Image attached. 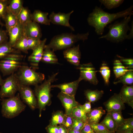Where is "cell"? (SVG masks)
<instances>
[{
  "label": "cell",
  "instance_id": "1",
  "mask_svg": "<svg viewBox=\"0 0 133 133\" xmlns=\"http://www.w3.org/2000/svg\"><path fill=\"white\" fill-rule=\"evenodd\" d=\"M133 8V6L132 5L123 11L116 13H110L96 6L89 15L87 22L89 25L95 28V31L98 35H101L105 27L108 24L118 18H124L132 15Z\"/></svg>",
  "mask_w": 133,
  "mask_h": 133
},
{
  "label": "cell",
  "instance_id": "2",
  "mask_svg": "<svg viewBox=\"0 0 133 133\" xmlns=\"http://www.w3.org/2000/svg\"><path fill=\"white\" fill-rule=\"evenodd\" d=\"M89 32L74 34L72 33H63L53 37L50 43L45 45V48L50 49L53 51L66 49L71 47L80 40L83 41L88 39Z\"/></svg>",
  "mask_w": 133,
  "mask_h": 133
},
{
  "label": "cell",
  "instance_id": "3",
  "mask_svg": "<svg viewBox=\"0 0 133 133\" xmlns=\"http://www.w3.org/2000/svg\"><path fill=\"white\" fill-rule=\"evenodd\" d=\"M58 74V72L56 73L49 76L48 79L42 83L35 86L34 92L37 100L40 117L41 116L42 111L44 110L46 106L49 105L50 103L51 84L56 80V77Z\"/></svg>",
  "mask_w": 133,
  "mask_h": 133
},
{
  "label": "cell",
  "instance_id": "4",
  "mask_svg": "<svg viewBox=\"0 0 133 133\" xmlns=\"http://www.w3.org/2000/svg\"><path fill=\"white\" fill-rule=\"evenodd\" d=\"M131 15L124 17L120 22L116 21L109 25L108 27L109 30L108 33L99 38H105L111 42L116 43L122 42L127 39V32L130 31L131 29L128 23L131 20Z\"/></svg>",
  "mask_w": 133,
  "mask_h": 133
},
{
  "label": "cell",
  "instance_id": "5",
  "mask_svg": "<svg viewBox=\"0 0 133 133\" xmlns=\"http://www.w3.org/2000/svg\"><path fill=\"white\" fill-rule=\"evenodd\" d=\"M1 100V113L2 116L6 118H12L18 116L26 107L21 100L19 93L13 97Z\"/></svg>",
  "mask_w": 133,
  "mask_h": 133
},
{
  "label": "cell",
  "instance_id": "6",
  "mask_svg": "<svg viewBox=\"0 0 133 133\" xmlns=\"http://www.w3.org/2000/svg\"><path fill=\"white\" fill-rule=\"evenodd\" d=\"M17 70V77L20 84L22 85L35 86L41 83L45 78L44 74L37 72L31 67L24 65Z\"/></svg>",
  "mask_w": 133,
  "mask_h": 133
},
{
  "label": "cell",
  "instance_id": "7",
  "mask_svg": "<svg viewBox=\"0 0 133 133\" xmlns=\"http://www.w3.org/2000/svg\"><path fill=\"white\" fill-rule=\"evenodd\" d=\"M20 83L16 73H13L4 80L0 89V97L1 99L15 96L18 91Z\"/></svg>",
  "mask_w": 133,
  "mask_h": 133
},
{
  "label": "cell",
  "instance_id": "8",
  "mask_svg": "<svg viewBox=\"0 0 133 133\" xmlns=\"http://www.w3.org/2000/svg\"><path fill=\"white\" fill-rule=\"evenodd\" d=\"M18 91L23 102L32 110L37 108V102L34 91L29 86L20 84Z\"/></svg>",
  "mask_w": 133,
  "mask_h": 133
},
{
  "label": "cell",
  "instance_id": "9",
  "mask_svg": "<svg viewBox=\"0 0 133 133\" xmlns=\"http://www.w3.org/2000/svg\"><path fill=\"white\" fill-rule=\"evenodd\" d=\"M78 67L80 71L79 78L81 81H88L94 85L98 84L99 81L97 79L95 70L91 63L80 65Z\"/></svg>",
  "mask_w": 133,
  "mask_h": 133
},
{
  "label": "cell",
  "instance_id": "10",
  "mask_svg": "<svg viewBox=\"0 0 133 133\" xmlns=\"http://www.w3.org/2000/svg\"><path fill=\"white\" fill-rule=\"evenodd\" d=\"M23 65L20 61L4 58L0 60V70L5 76L15 73Z\"/></svg>",
  "mask_w": 133,
  "mask_h": 133
},
{
  "label": "cell",
  "instance_id": "11",
  "mask_svg": "<svg viewBox=\"0 0 133 133\" xmlns=\"http://www.w3.org/2000/svg\"><path fill=\"white\" fill-rule=\"evenodd\" d=\"M47 39L45 38L41 40L40 44L33 50L32 53L28 58L31 67L35 70L38 68L39 64L42 57Z\"/></svg>",
  "mask_w": 133,
  "mask_h": 133
},
{
  "label": "cell",
  "instance_id": "12",
  "mask_svg": "<svg viewBox=\"0 0 133 133\" xmlns=\"http://www.w3.org/2000/svg\"><path fill=\"white\" fill-rule=\"evenodd\" d=\"M73 12L74 11L72 10L68 13H65L60 12L55 13L52 12L49 16V19L50 22L53 24L67 27L74 31V28L69 22L70 16Z\"/></svg>",
  "mask_w": 133,
  "mask_h": 133
},
{
  "label": "cell",
  "instance_id": "13",
  "mask_svg": "<svg viewBox=\"0 0 133 133\" xmlns=\"http://www.w3.org/2000/svg\"><path fill=\"white\" fill-rule=\"evenodd\" d=\"M58 97L62 102L65 110V115H70L73 109L79 105L75 100V97L62 92L59 93Z\"/></svg>",
  "mask_w": 133,
  "mask_h": 133
},
{
  "label": "cell",
  "instance_id": "14",
  "mask_svg": "<svg viewBox=\"0 0 133 133\" xmlns=\"http://www.w3.org/2000/svg\"><path fill=\"white\" fill-rule=\"evenodd\" d=\"M107 112L113 111H121L125 108L124 103L121 100L119 94H115L103 103Z\"/></svg>",
  "mask_w": 133,
  "mask_h": 133
},
{
  "label": "cell",
  "instance_id": "15",
  "mask_svg": "<svg viewBox=\"0 0 133 133\" xmlns=\"http://www.w3.org/2000/svg\"><path fill=\"white\" fill-rule=\"evenodd\" d=\"M63 55L64 57L71 64L77 66L80 65L81 54L79 45L65 50Z\"/></svg>",
  "mask_w": 133,
  "mask_h": 133
},
{
  "label": "cell",
  "instance_id": "16",
  "mask_svg": "<svg viewBox=\"0 0 133 133\" xmlns=\"http://www.w3.org/2000/svg\"><path fill=\"white\" fill-rule=\"evenodd\" d=\"M24 28V32L27 37L40 39L42 33L38 23L32 21L26 25Z\"/></svg>",
  "mask_w": 133,
  "mask_h": 133
},
{
  "label": "cell",
  "instance_id": "17",
  "mask_svg": "<svg viewBox=\"0 0 133 133\" xmlns=\"http://www.w3.org/2000/svg\"><path fill=\"white\" fill-rule=\"evenodd\" d=\"M24 32V27L18 20L16 24L8 32L9 37L8 42L13 48L17 42L21 38Z\"/></svg>",
  "mask_w": 133,
  "mask_h": 133
},
{
  "label": "cell",
  "instance_id": "18",
  "mask_svg": "<svg viewBox=\"0 0 133 133\" xmlns=\"http://www.w3.org/2000/svg\"><path fill=\"white\" fill-rule=\"evenodd\" d=\"M81 80L79 78L77 80L68 83L51 85V88L57 87L60 89L61 92L75 97L80 82Z\"/></svg>",
  "mask_w": 133,
  "mask_h": 133
},
{
  "label": "cell",
  "instance_id": "19",
  "mask_svg": "<svg viewBox=\"0 0 133 133\" xmlns=\"http://www.w3.org/2000/svg\"><path fill=\"white\" fill-rule=\"evenodd\" d=\"M119 95L122 101L133 108V86L124 85Z\"/></svg>",
  "mask_w": 133,
  "mask_h": 133
},
{
  "label": "cell",
  "instance_id": "20",
  "mask_svg": "<svg viewBox=\"0 0 133 133\" xmlns=\"http://www.w3.org/2000/svg\"><path fill=\"white\" fill-rule=\"evenodd\" d=\"M105 113V111L101 107L91 109L86 114L87 123L89 124L99 123L102 116Z\"/></svg>",
  "mask_w": 133,
  "mask_h": 133
},
{
  "label": "cell",
  "instance_id": "21",
  "mask_svg": "<svg viewBox=\"0 0 133 133\" xmlns=\"http://www.w3.org/2000/svg\"><path fill=\"white\" fill-rule=\"evenodd\" d=\"M48 12H44L39 10H35L32 14V21L37 23L50 25L51 22L48 17Z\"/></svg>",
  "mask_w": 133,
  "mask_h": 133
},
{
  "label": "cell",
  "instance_id": "22",
  "mask_svg": "<svg viewBox=\"0 0 133 133\" xmlns=\"http://www.w3.org/2000/svg\"><path fill=\"white\" fill-rule=\"evenodd\" d=\"M41 61L48 64H58L57 58L54 51L45 47Z\"/></svg>",
  "mask_w": 133,
  "mask_h": 133
},
{
  "label": "cell",
  "instance_id": "23",
  "mask_svg": "<svg viewBox=\"0 0 133 133\" xmlns=\"http://www.w3.org/2000/svg\"><path fill=\"white\" fill-rule=\"evenodd\" d=\"M32 14L27 8L23 7L17 16V20L24 27L28 23L32 21Z\"/></svg>",
  "mask_w": 133,
  "mask_h": 133
},
{
  "label": "cell",
  "instance_id": "24",
  "mask_svg": "<svg viewBox=\"0 0 133 133\" xmlns=\"http://www.w3.org/2000/svg\"><path fill=\"white\" fill-rule=\"evenodd\" d=\"M70 116L72 117L81 121L85 123H87L86 113L81 105L79 104L74 108Z\"/></svg>",
  "mask_w": 133,
  "mask_h": 133
},
{
  "label": "cell",
  "instance_id": "25",
  "mask_svg": "<svg viewBox=\"0 0 133 133\" xmlns=\"http://www.w3.org/2000/svg\"><path fill=\"white\" fill-rule=\"evenodd\" d=\"M23 1L22 0H10L7 6V10L17 16L22 8Z\"/></svg>",
  "mask_w": 133,
  "mask_h": 133
},
{
  "label": "cell",
  "instance_id": "26",
  "mask_svg": "<svg viewBox=\"0 0 133 133\" xmlns=\"http://www.w3.org/2000/svg\"><path fill=\"white\" fill-rule=\"evenodd\" d=\"M100 123L103 124L109 131L111 132H116L118 127L111 115L108 113Z\"/></svg>",
  "mask_w": 133,
  "mask_h": 133
},
{
  "label": "cell",
  "instance_id": "27",
  "mask_svg": "<svg viewBox=\"0 0 133 133\" xmlns=\"http://www.w3.org/2000/svg\"><path fill=\"white\" fill-rule=\"evenodd\" d=\"M113 71L116 78H118L127 72L132 69H128L124 66L120 61L115 60L114 62Z\"/></svg>",
  "mask_w": 133,
  "mask_h": 133
},
{
  "label": "cell",
  "instance_id": "28",
  "mask_svg": "<svg viewBox=\"0 0 133 133\" xmlns=\"http://www.w3.org/2000/svg\"><path fill=\"white\" fill-rule=\"evenodd\" d=\"M13 48L25 53H28L27 37L24 32L21 38L16 43Z\"/></svg>",
  "mask_w": 133,
  "mask_h": 133
},
{
  "label": "cell",
  "instance_id": "29",
  "mask_svg": "<svg viewBox=\"0 0 133 133\" xmlns=\"http://www.w3.org/2000/svg\"><path fill=\"white\" fill-rule=\"evenodd\" d=\"M103 94V91L98 90H87L85 91L84 93L86 98L91 102H94L99 100Z\"/></svg>",
  "mask_w": 133,
  "mask_h": 133
},
{
  "label": "cell",
  "instance_id": "30",
  "mask_svg": "<svg viewBox=\"0 0 133 133\" xmlns=\"http://www.w3.org/2000/svg\"><path fill=\"white\" fill-rule=\"evenodd\" d=\"M3 19L5 22L7 32L16 24L17 21V16L8 10Z\"/></svg>",
  "mask_w": 133,
  "mask_h": 133
},
{
  "label": "cell",
  "instance_id": "31",
  "mask_svg": "<svg viewBox=\"0 0 133 133\" xmlns=\"http://www.w3.org/2000/svg\"><path fill=\"white\" fill-rule=\"evenodd\" d=\"M66 115L60 111L53 113L52 116L50 125L56 126L58 124L63 125Z\"/></svg>",
  "mask_w": 133,
  "mask_h": 133
},
{
  "label": "cell",
  "instance_id": "32",
  "mask_svg": "<svg viewBox=\"0 0 133 133\" xmlns=\"http://www.w3.org/2000/svg\"><path fill=\"white\" fill-rule=\"evenodd\" d=\"M117 81L114 82L115 84L122 83L124 85H132L133 84V71L131 69L127 72L124 75L119 78Z\"/></svg>",
  "mask_w": 133,
  "mask_h": 133
},
{
  "label": "cell",
  "instance_id": "33",
  "mask_svg": "<svg viewBox=\"0 0 133 133\" xmlns=\"http://www.w3.org/2000/svg\"><path fill=\"white\" fill-rule=\"evenodd\" d=\"M129 130H133V118L125 119L124 123L117 127L116 132L119 133Z\"/></svg>",
  "mask_w": 133,
  "mask_h": 133
},
{
  "label": "cell",
  "instance_id": "34",
  "mask_svg": "<svg viewBox=\"0 0 133 133\" xmlns=\"http://www.w3.org/2000/svg\"><path fill=\"white\" fill-rule=\"evenodd\" d=\"M99 1L108 9L119 7L124 1L123 0H100Z\"/></svg>",
  "mask_w": 133,
  "mask_h": 133
},
{
  "label": "cell",
  "instance_id": "35",
  "mask_svg": "<svg viewBox=\"0 0 133 133\" xmlns=\"http://www.w3.org/2000/svg\"><path fill=\"white\" fill-rule=\"evenodd\" d=\"M19 51L12 47L9 42H6L0 44V54H19Z\"/></svg>",
  "mask_w": 133,
  "mask_h": 133
},
{
  "label": "cell",
  "instance_id": "36",
  "mask_svg": "<svg viewBox=\"0 0 133 133\" xmlns=\"http://www.w3.org/2000/svg\"><path fill=\"white\" fill-rule=\"evenodd\" d=\"M110 114L116 124L118 127L122 124L124 122L125 119L123 118L121 111L116 112L113 111H107Z\"/></svg>",
  "mask_w": 133,
  "mask_h": 133
},
{
  "label": "cell",
  "instance_id": "37",
  "mask_svg": "<svg viewBox=\"0 0 133 133\" xmlns=\"http://www.w3.org/2000/svg\"><path fill=\"white\" fill-rule=\"evenodd\" d=\"M99 71L101 74L105 84L108 85L110 75V70L109 67L107 66L103 65L100 67Z\"/></svg>",
  "mask_w": 133,
  "mask_h": 133
},
{
  "label": "cell",
  "instance_id": "38",
  "mask_svg": "<svg viewBox=\"0 0 133 133\" xmlns=\"http://www.w3.org/2000/svg\"><path fill=\"white\" fill-rule=\"evenodd\" d=\"M10 0H0V18L3 19L7 11Z\"/></svg>",
  "mask_w": 133,
  "mask_h": 133
},
{
  "label": "cell",
  "instance_id": "39",
  "mask_svg": "<svg viewBox=\"0 0 133 133\" xmlns=\"http://www.w3.org/2000/svg\"><path fill=\"white\" fill-rule=\"evenodd\" d=\"M40 39L27 37L28 50H33L40 43Z\"/></svg>",
  "mask_w": 133,
  "mask_h": 133
},
{
  "label": "cell",
  "instance_id": "40",
  "mask_svg": "<svg viewBox=\"0 0 133 133\" xmlns=\"http://www.w3.org/2000/svg\"><path fill=\"white\" fill-rule=\"evenodd\" d=\"M123 65L128 69H132L133 67V60L132 58H126L117 55Z\"/></svg>",
  "mask_w": 133,
  "mask_h": 133
},
{
  "label": "cell",
  "instance_id": "41",
  "mask_svg": "<svg viewBox=\"0 0 133 133\" xmlns=\"http://www.w3.org/2000/svg\"><path fill=\"white\" fill-rule=\"evenodd\" d=\"M95 133H100L108 131L101 124L99 123L89 124Z\"/></svg>",
  "mask_w": 133,
  "mask_h": 133
},
{
  "label": "cell",
  "instance_id": "42",
  "mask_svg": "<svg viewBox=\"0 0 133 133\" xmlns=\"http://www.w3.org/2000/svg\"><path fill=\"white\" fill-rule=\"evenodd\" d=\"M73 123L71 129L81 131L84 127L85 123L73 117Z\"/></svg>",
  "mask_w": 133,
  "mask_h": 133
},
{
  "label": "cell",
  "instance_id": "43",
  "mask_svg": "<svg viewBox=\"0 0 133 133\" xmlns=\"http://www.w3.org/2000/svg\"><path fill=\"white\" fill-rule=\"evenodd\" d=\"M73 123V117L70 115H66L63 125L66 130H68L69 131L71 129Z\"/></svg>",
  "mask_w": 133,
  "mask_h": 133
},
{
  "label": "cell",
  "instance_id": "44",
  "mask_svg": "<svg viewBox=\"0 0 133 133\" xmlns=\"http://www.w3.org/2000/svg\"><path fill=\"white\" fill-rule=\"evenodd\" d=\"M81 132L82 133H95L90 125L88 123H85Z\"/></svg>",
  "mask_w": 133,
  "mask_h": 133
},
{
  "label": "cell",
  "instance_id": "45",
  "mask_svg": "<svg viewBox=\"0 0 133 133\" xmlns=\"http://www.w3.org/2000/svg\"><path fill=\"white\" fill-rule=\"evenodd\" d=\"M7 32L6 31L0 29V44L6 42Z\"/></svg>",
  "mask_w": 133,
  "mask_h": 133
},
{
  "label": "cell",
  "instance_id": "46",
  "mask_svg": "<svg viewBox=\"0 0 133 133\" xmlns=\"http://www.w3.org/2000/svg\"><path fill=\"white\" fill-rule=\"evenodd\" d=\"M46 129L49 133H59V126L49 125Z\"/></svg>",
  "mask_w": 133,
  "mask_h": 133
},
{
  "label": "cell",
  "instance_id": "47",
  "mask_svg": "<svg viewBox=\"0 0 133 133\" xmlns=\"http://www.w3.org/2000/svg\"><path fill=\"white\" fill-rule=\"evenodd\" d=\"M82 106L86 114L89 113L91 110V102L89 101L86 102Z\"/></svg>",
  "mask_w": 133,
  "mask_h": 133
},
{
  "label": "cell",
  "instance_id": "48",
  "mask_svg": "<svg viewBox=\"0 0 133 133\" xmlns=\"http://www.w3.org/2000/svg\"><path fill=\"white\" fill-rule=\"evenodd\" d=\"M133 22H132V26L130 30V33L129 35H128L127 39H130L133 38Z\"/></svg>",
  "mask_w": 133,
  "mask_h": 133
},
{
  "label": "cell",
  "instance_id": "49",
  "mask_svg": "<svg viewBox=\"0 0 133 133\" xmlns=\"http://www.w3.org/2000/svg\"><path fill=\"white\" fill-rule=\"evenodd\" d=\"M59 133H67L66 129L64 127L62 126H59Z\"/></svg>",
  "mask_w": 133,
  "mask_h": 133
},
{
  "label": "cell",
  "instance_id": "50",
  "mask_svg": "<svg viewBox=\"0 0 133 133\" xmlns=\"http://www.w3.org/2000/svg\"><path fill=\"white\" fill-rule=\"evenodd\" d=\"M67 133H82L81 131L71 129L68 131Z\"/></svg>",
  "mask_w": 133,
  "mask_h": 133
},
{
  "label": "cell",
  "instance_id": "51",
  "mask_svg": "<svg viewBox=\"0 0 133 133\" xmlns=\"http://www.w3.org/2000/svg\"><path fill=\"white\" fill-rule=\"evenodd\" d=\"M133 130H129L126 131L117 133H133Z\"/></svg>",
  "mask_w": 133,
  "mask_h": 133
},
{
  "label": "cell",
  "instance_id": "52",
  "mask_svg": "<svg viewBox=\"0 0 133 133\" xmlns=\"http://www.w3.org/2000/svg\"><path fill=\"white\" fill-rule=\"evenodd\" d=\"M4 80L3 79L0 74V86H1L3 83Z\"/></svg>",
  "mask_w": 133,
  "mask_h": 133
},
{
  "label": "cell",
  "instance_id": "53",
  "mask_svg": "<svg viewBox=\"0 0 133 133\" xmlns=\"http://www.w3.org/2000/svg\"><path fill=\"white\" fill-rule=\"evenodd\" d=\"M100 133H115V132H111L109 131H107Z\"/></svg>",
  "mask_w": 133,
  "mask_h": 133
},
{
  "label": "cell",
  "instance_id": "54",
  "mask_svg": "<svg viewBox=\"0 0 133 133\" xmlns=\"http://www.w3.org/2000/svg\"><path fill=\"white\" fill-rule=\"evenodd\" d=\"M0 25L1 24V22L0 20Z\"/></svg>",
  "mask_w": 133,
  "mask_h": 133
},
{
  "label": "cell",
  "instance_id": "55",
  "mask_svg": "<svg viewBox=\"0 0 133 133\" xmlns=\"http://www.w3.org/2000/svg\"><path fill=\"white\" fill-rule=\"evenodd\" d=\"M115 133H116V132H115Z\"/></svg>",
  "mask_w": 133,
  "mask_h": 133
}]
</instances>
